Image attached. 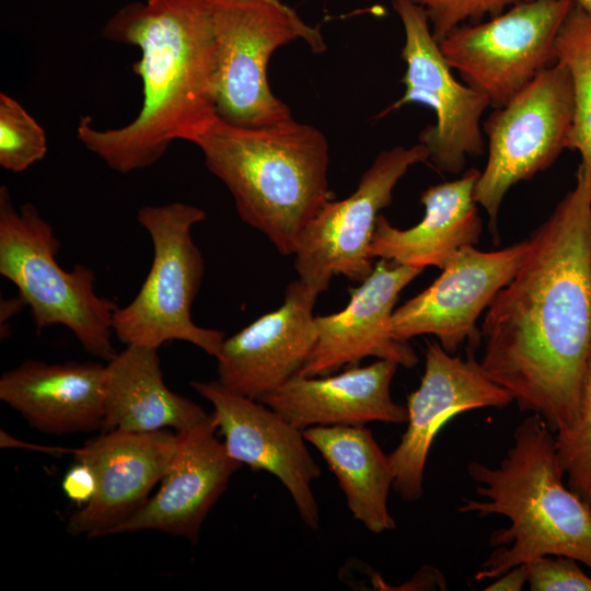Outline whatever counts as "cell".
<instances>
[{"instance_id": "obj_1", "label": "cell", "mask_w": 591, "mask_h": 591, "mask_svg": "<svg viewBox=\"0 0 591 591\" xmlns=\"http://www.w3.org/2000/svg\"><path fill=\"white\" fill-rule=\"evenodd\" d=\"M575 177L480 329L486 375L555 433L575 421L591 361V176L579 164Z\"/></svg>"}, {"instance_id": "obj_2", "label": "cell", "mask_w": 591, "mask_h": 591, "mask_svg": "<svg viewBox=\"0 0 591 591\" xmlns=\"http://www.w3.org/2000/svg\"><path fill=\"white\" fill-rule=\"evenodd\" d=\"M108 40L139 47L142 80L136 118L100 130L84 116L77 137L118 173L159 161L175 140L194 144L218 118V54L210 0H147L120 8L105 24Z\"/></svg>"}, {"instance_id": "obj_3", "label": "cell", "mask_w": 591, "mask_h": 591, "mask_svg": "<svg viewBox=\"0 0 591 591\" xmlns=\"http://www.w3.org/2000/svg\"><path fill=\"white\" fill-rule=\"evenodd\" d=\"M478 499L464 498L457 510L509 520L493 532L497 548L475 580L496 579L509 569L547 555L576 559L591 569V507L569 488L555 432L537 414L524 418L497 467L473 461L467 466Z\"/></svg>"}, {"instance_id": "obj_4", "label": "cell", "mask_w": 591, "mask_h": 591, "mask_svg": "<svg viewBox=\"0 0 591 591\" xmlns=\"http://www.w3.org/2000/svg\"><path fill=\"white\" fill-rule=\"evenodd\" d=\"M196 146L231 193L241 220L282 255L294 254L308 224L334 199L328 141L322 130L293 117L245 127L218 116Z\"/></svg>"}, {"instance_id": "obj_5", "label": "cell", "mask_w": 591, "mask_h": 591, "mask_svg": "<svg viewBox=\"0 0 591 591\" xmlns=\"http://www.w3.org/2000/svg\"><path fill=\"white\" fill-rule=\"evenodd\" d=\"M60 241L32 204L14 208L7 186L0 188V274L31 309L36 329L62 325L90 355L109 361L117 304L95 292V274L77 264L60 267Z\"/></svg>"}, {"instance_id": "obj_6", "label": "cell", "mask_w": 591, "mask_h": 591, "mask_svg": "<svg viewBox=\"0 0 591 591\" xmlns=\"http://www.w3.org/2000/svg\"><path fill=\"white\" fill-rule=\"evenodd\" d=\"M202 209L184 202L143 206L137 220L153 247L150 270L135 298L114 314L113 332L126 346L159 349L182 340L217 357L225 338L192 318V305L205 274V260L192 235Z\"/></svg>"}, {"instance_id": "obj_7", "label": "cell", "mask_w": 591, "mask_h": 591, "mask_svg": "<svg viewBox=\"0 0 591 591\" xmlns=\"http://www.w3.org/2000/svg\"><path fill=\"white\" fill-rule=\"evenodd\" d=\"M218 54L217 114L231 124L263 127L292 118L268 82L267 68L281 46L302 38L313 53L326 45L279 0H210Z\"/></svg>"}, {"instance_id": "obj_8", "label": "cell", "mask_w": 591, "mask_h": 591, "mask_svg": "<svg viewBox=\"0 0 591 591\" xmlns=\"http://www.w3.org/2000/svg\"><path fill=\"white\" fill-rule=\"evenodd\" d=\"M575 90L567 66L557 60L540 72L483 123L488 158L474 188L497 242V219L509 189L554 164L568 149Z\"/></svg>"}, {"instance_id": "obj_9", "label": "cell", "mask_w": 591, "mask_h": 591, "mask_svg": "<svg viewBox=\"0 0 591 591\" xmlns=\"http://www.w3.org/2000/svg\"><path fill=\"white\" fill-rule=\"evenodd\" d=\"M572 8L567 0L521 2L455 27L439 46L463 82L498 108L557 62V36Z\"/></svg>"}, {"instance_id": "obj_10", "label": "cell", "mask_w": 591, "mask_h": 591, "mask_svg": "<svg viewBox=\"0 0 591 591\" xmlns=\"http://www.w3.org/2000/svg\"><path fill=\"white\" fill-rule=\"evenodd\" d=\"M391 4L405 33L401 51L406 65L402 78L405 90L379 117L414 103L430 107L436 123L419 132L418 142L428 149L429 161L438 172L459 174L467 158L485 153L480 119L490 107L489 101L455 80L421 7L412 0H391Z\"/></svg>"}, {"instance_id": "obj_11", "label": "cell", "mask_w": 591, "mask_h": 591, "mask_svg": "<svg viewBox=\"0 0 591 591\" xmlns=\"http://www.w3.org/2000/svg\"><path fill=\"white\" fill-rule=\"evenodd\" d=\"M429 161L420 142L381 151L348 197L324 205L303 231L294 252V268L301 281L320 293L334 276L363 281L373 270L370 245L381 210L413 165Z\"/></svg>"}, {"instance_id": "obj_12", "label": "cell", "mask_w": 591, "mask_h": 591, "mask_svg": "<svg viewBox=\"0 0 591 591\" xmlns=\"http://www.w3.org/2000/svg\"><path fill=\"white\" fill-rule=\"evenodd\" d=\"M528 247L529 239L494 252L463 247L428 288L394 310V337L408 341L428 334L449 354L466 340L475 350L482 339L479 315L512 279Z\"/></svg>"}, {"instance_id": "obj_13", "label": "cell", "mask_w": 591, "mask_h": 591, "mask_svg": "<svg viewBox=\"0 0 591 591\" xmlns=\"http://www.w3.org/2000/svg\"><path fill=\"white\" fill-rule=\"evenodd\" d=\"M425 372L417 390L407 395V428L389 454L394 490L405 500H418L431 444L454 416L483 407H506L510 394L491 381L467 348L465 359L449 354L437 341L427 343Z\"/></svg>"}, {"instance_id": "obj_14", "label": "cell", "mask_w": 591, "mask_h": 591, "mask_svg": "<svg viewBox=\"0 0 591 591\" xmlns=\"http://www.w3.org/2000/svg\"><path fill=\"white\" fill-rule=\"evenodd\" d=\"M192 387L212 406V417L228 454L252 471H266L289 491L303 522L320 526L312 483L321 468L311 455L303 430L266 404L239 395L217 381H193Z\"/></svg>"}, {"instance_id": "obj_15", "label": "cell", "mask_w": 591, "mask_h": 591, "mask_svg": "<svg viewBox=\"0 0 591 591\" xmlns=\"http://www.w3.org/2000/svg\"><path fill=\"white\" fill-rule=\"evenodd\" d=\"M422 270L380 258L360 286L350 289L343 310L315 316L316 339L297 375L333 374L367 357L415 367L417 355L408 341L394 337L392 317L399 293Z\"/></svg>"}, {"instance_id": "obj_16", "label": "cell", "mask_w": 591, "mask_h": 591, "mask_svg": "<svg viewBox=\"0 0 591 591\" xmlns=\"http://www.w3.org/2000/svg\"><path fill=\"white\" fill-rule=\"evenodd\" d=\"M177 444L176 432L103 431L74 449L76 461L88 464L96 478L94 497L73 512L66 529L71 535L105 536L137 513L161 482Z\"/></svg>"}, {"instance_id": "obj_17", "label": "cell", "mask_w": 591, "mask_h": 591, "mask_svg": "<svg viewBox=\"0 0 591 591\" xmlns=\"http://www.w3.org/2000/svg\"><path fill=\"white\" fill-rule=\"evenodd\" d=\"M318 291L300 279L288 285L281 305L224 338L218 381L259 401L297 375L316 339L313 308Z\"/></svg>"}, {"instance_id": "obj_18", "label": "cell", "mask_w": 591, "mask_h": 591, "mask_svg": "<svg viewBox=\"0 0 591 591\" xmlns=\"http://www.w3.org/2000/svg\"><path fill=\"white\" fill-rule=\"evenodd\" d=\"M211 414L198 425L176 432L177 444L155 495L107 535L160 531L198 542L207 514L242 466L216 437Z\"/></svg>"}, {"instance_id": "obj_19", "label": "cell", "mask_w": 591, "mask_h": 591, "mask_svg": "<svg viewBox=\"0 0 591 591\" xmlns=\"http://www.w3.org/2000/svg\"><path fill=\"white\" fill-rule=\"evenodd\" d=\"M398 364L384 359L323 376L294 375L265 395L266 404L297 428L403 424L407 408L393 401L391 382Z\"/></svg>"}, {"instance_id": "obj_20", "label": "cell", "mask_w": 591, "mask_h": 591, "mask_svg": "<svg viewBox=\"0 0 591 591\" xmlns=\"http://www.w3.org/2000/svg\"><path fill=\"white\" fill-rule=\"evenodd\" d=\"M105 366L26 360L0 378V398L38 431L67 434L102 430Z\"/></svg>"}, {"instance_id": "obj_21", "label": "cell", "mask_w": 591, "mask_h": 591, "mask_svg": "<svg viewBox=\"0 0 591 591\" xmlns=\"http://www.w3.org/2000/svg\"><path fill=\"white\" fill-rule=\"evenodd\" d=\"M479 174L477 169H470L457 179L426 188L420 196L425 215L409 229L395 228L381 213L370 245L371 257L443 269L463 247L477 244L483 221L474 188Z\"/></svg>"}, {"instance_id": "obj_22", "label": "cell", "mask_w": 591, "mask_h": 591, "mask_svg": "<svg viewBox=\"0 0 591 591\" xmlns=\"http://www.w3.org/2000/svg\"><path fill=\"white\" fill-rule=\"evenodd\" d=\"M103 431L187 430L207 414L194 401L171 391L163 379L158 349L126 346L105 364Z\"/></svg>"}, {"instance_id": "obj_23", "label": "cell", "mask_w": 591, "mask_h": 591, "mask_svg": "<svg viewBox=\"0 0 591 591\" xmlns=\"http://www.w3.org/2000/svg\"><path fill=\"white\" fill-rule=\"evenodd\" d=\"M303 436L337 478L352 517L374 534L395 529L387 508L394 473L371 431L366 426H314Z\"/></svg>"}, {"instance_id": "obj_24", "label": "cell", "mask_w": 591, "mask_h": 591, "mask_svg": "<svg viewBox=\"0 0 591 591\" xmlns=\"http://www.w3.org/2000/svg\"><path fill=\"white\" fill-rule=\"evenodd\" d=\"M557 60L569 69L575 90V113L568 149L581 157L591 176V16L571 9L556 40Z\"/></svg>"}, {"instance_id": "obj_25", "label": "cell", "mask_w": 591, "mask_h": 591, "mask_svg": "<svg viewBox=\"0 0 591 591\" xmlns=\"http://www.w3.org/2000/svg\"><path fill=\"white\" fill-rule=\"evenodd\" d=\"M47 152L44 129L13 97L0 94V165L23 172Z\"/></svg>"}, {"instance_id": "obj_26", "label": "cell", "mask_w": 591, "mask_h": 591, "mask_svg": "<svg viewBox=\"0 0 591 591\" xmlns=\"http://www.w3.org/2000/svg\"><path fill=\"white\" fill-rule=\"evenodd\" d=\"M555 436L567 485L591 507V361L577 417Z\"/></svg>"}, {"instance_id": "obj_27", "label": "cell", "mask_w": 591, "mask_h": 591, "mask_svg": "<svg viewBox=\"0 0 591 591\" xmlns=\"http://www.w3.org/2000/svg\"><path fill=\"white\" fill-rule=\"evenodd\" d=\"M424 9L434 39L439 43L455 27L498 15L529 0H412Z\"/></svg>"}, {"instance_id": "obj_28", "label": "cell", "mask_w": 591, "mask_h": 591, "mask_svg": "<svg viewBox=\"0 0 591 591\" xmlns=\"http://www.w3.org/2000/svg\"><path fill=\"white\" fill-rule=\"evenodd\" d=\"M573 558L547 555L526 563L532 591H591V577Z\"/></svg>"}, {"instance_id": "obj_29", "label": "cell", "mask_w": 591, "mask_h": 591, "mask_svg": "<svg viewBox=\"0 0 591 591\" xmlns=\"http://www.w3.org/2000/svg\"><path fill=\"white\" fill-rule=\"evenodd\" d=\"M76 462L65 474L61 487L69 500L78 506H85L95 495L96 478L88 464Z\"/></svg>"}, {"instance_id": "obj_30", "label": "cell", "mask_w": 591, "mask_h": 591, "mask_svg": "<svg viewBox=\"0 0 591 591\" xmlns=\"http://www.w3.org/2000/svg\"><path fill=\"white\" fill-rule=\"evenodd\" d=\"M528 566L526 564L518 565L501 576L497 577L484 590L486 591H520L528 583Z\"/></svg>"}, {"instance_id": "obj_31", "label": "cell", "mask_w": 591, "mask_h": 591, "mask_svg": "<svg viewBox=\"0 0 591 591\" xmlns=\"http://www.w3.org/2000/svg\"><path fill=\"white\" fill-rule=\"evenodd\" d=\"M591 16V0H567Z\"/></svg>"}]
</instances>
